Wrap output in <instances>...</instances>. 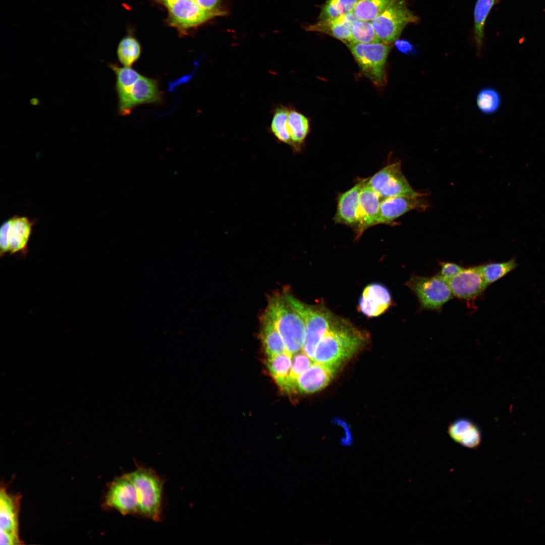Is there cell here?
<instances>
[{"label": "cell", "instance_id": "cell-26", "mask_svg": "<svg viewBox=\"0 0 545 545\" xmlns=\"http://www.w3.org/2000/svg\"><path fill=\"white\" fill-rule=\"evenodd\" d=\"M518 265L513 256L507 261L487 262L477 266L488 286L515 269Z\"/></svg>", "mask_w": 545, "mask_h": 545}, {"label": "cell", "instance_id": "cell-9", "mask_svg": "<svg viewBox=\"0 0 545 545\" xmlns=\"http://www.w3.org/2000/svg\"><path fill=\"white\" fill-rule=\"evenodd\" d=\"M106 508L124 516L137 515L138 502L135 486L128 473L115 478L108 485L104 497Z\"/></svg>", "mask_w": 545, "mask_h": 545}, {"label": "cell", "instance_id": "cell-10", "mask_svg": "<svg viewBox=\"0 0 545 545\" xmlns=\"http://www.w3.org/2000/svg\"><path fill=\"white\" fill-rule=\"evenodd\" d=\"M167 9L169 24L182 33L219 16L202 9L194 0H177Z\"/></svg>", "mask_w": 545, "mask_h": 545}, {"label": "cell", "instance_id": "cell-6", "mask_svg": "<svg viewBox=\"0 0 545 545\" xmlns=\"http://www.w3.org/2000/svg\"><path fill=\"white\" fill-rule=\"evenodd\" d=\"M419 20L409 9L405 0H393L386 10L371 22L380 41L392 44L399 39L408 24L417 23Z\"/></svg>", "mask_w": 545, "mask_h": 545}, {"label": "cell", "instance_id": "cell-29", "mask_svg": "<svg viewBox=\"0 0 545 545\" xmlns=\"http://www.w3.org/2000/svg\"><path fill=\"white\" fill-rule=\"evenodd\" d=\"M289 108L280 106L275 110L270 125L271 133L279 141L292 146V141L287 127Z\"/></svg>", "mask_w": 545, "mask_h": 545}, {"label": "cell", "instance_id": "cell-11", "mask_svg": "<svg viewBox=\"0 0 545 545\" xmlns=\"http://www.w3.org/2000/svg\"><path fill=\"white\" fill-rule=\"evenodd\" d=\"M20 497L1 487L0 492V543L21 544L19 534Z\"/></svg>", "mask_w": 545, "mask_h": 545}, {"label": "cell", "instance_id": "cell-33", "mask_svg": "<svg viewBox=\"0 0 545 545\" xmlns=\"http://www.w3.org/2000/svg\"><path fill=\"white\" fill-rule=\"evenodd\" d=\"M501 97L498 92L493 88H487L481 90L476 98L479 109L484 114L495 113L501 105Z\"/></svg>", "mask_w": 545, "mask_h": 545}, {"label": "cell", "instance_id": "cell-2", "mask_svg": "<svg viewBox=\"0 0 545 545\" xmlns=\"http://www.w3.org/2000/svg\"><path fill=\"white\" fill-rule=\"evenodd\" d=\"M265 314L281 336L286 351L292 355L300 351L305 340V324L301 316L287 300L286 294L272 297Z\"/></svg>", "mask_w": 545, "mask_h": 545}, {"label": "cell", "instance_id": "cell-37", "mask_svg": "<svg viewBox=\"0 0 545 545\" xmlns=\"http://www.w3.org/2000/svg\"><path fill=\"white\" fill-rule=\"evenodd\" d=\"M394 43L397 49L401 52L409 54L416 51L414 46L406 40L398 39Z\"/></svg>", "mask_w": 545, "mask_h": 545}, {"label": "cell", "instance_id": "cell-24", "mask_svg": "<svg viewBox=\"0 0 545 545\" xmlns=\"http://www.w3.org/2000/svg\"><path fill=\"white\" fill-rule=\"evenodd\" d=\"M260 336L267 357L287 352L281 336L265 313L262 318Z\"/></svg>", "mask_w": 545, "mask_h": 545}, {"label": "cell", "instance_id": "cell-15", "mask_svg": "<svg viewBox=\"0 0 545 545\" xmlns=\"http://www.w3.org/2000/svg\"><path fill=\"white\" fill-rule=\"evenodd\" d=\"M392 304V296L387 288L380 284L372 283L363 289L358 309L367 317H374L384 314Z\"/></svg>", "mask_w": 545, "mask_h": 545}, {"label": "cell", "instance_id": "cell-14", "mask_svg": "<svg viewBox=\"0 0 545 545\" xmlns=\"http://www.w3.org/2000/svg\"><path fill=\"white\" fill-rule=\"evenodd\" d=\"M428 205L422 196H393L382 199L378 224L392 225L400 216L413 210H424Z\"/></svg>", "mask_w": 545, "mask_h": 545}, {"label": "cell", "instance_id": "cell-4", "mask_svg": "<svg viewBox=\"0 0 545 545\" xmlns=\"http://www.w3.org/2000/svg\"><path fill=\"white\" fill-rule=\"evenodd\" d=\"M291 305L301 316L305 328V340L303 352L312 360L317 346L330 328L335 316L323 303L305 304L289 294H285Z\"/></svg>", "mask_w": 545, "mask_h": 545}, {"label": "cell", "instance_id": "cell-1", "mask_svg": "<svg viewBox=\"0 0 545 545\" xmlns=\"http://www.w3.org/2000/svg\"><path fill=\"white\" fill-rule=\"evenodd\" d=\"M368 339L366 332L336 315L318 343L312 360L338 367L363 347Z\"/></svg>", "mask_w": 545, "mask_h": 545}, {"label": "cell", "instance_id": "cell-5", "mask_svg": "<svg viewBox=\"0 0 545 545\" xmlns=\"http://www.w3.org/2000/svg\"><path fill=\"white\" fill-rule=\"evenodd\" d=\"M358 64L362 74L376 87L386 85V64L392 48L383 42L345 44Z\"/></svg>", "mask_w": 545, "mask_h": 545}, {"label": "cell", "instance_id": "cell-20", "mask_svg": "<svg viewBox=\"0 0 545 545\" xmlns=\"http://www.w3.org/2000/svg\"><path fill=\"white\" fill-rule=\"evenodd\" d=\"M448 433L455 442L465 448L476 450L481 444L480 428L468 418L460 417L452 421L449 424Z\"/></svg>", "mask_w": 545, "mask_h": 545}, {"label": "cell", "instance_id": "cell-7", "mask_svg": "<svg viewBox=\"0 0 545 545\" xmlns=\"http://www.w3.org/2000/svg\"><path fill=\"white\" fill-rule=\"evenodd\" d=\"M405 285L415 294L422 309L440 311L453 297L448 281L439 274L431 277L413 275Z\"/></svg>", "mask_w": 545, "mask_h": 545}, {"label": "cell", "instance_id": "cell-25", "mask_svg": "<svg viewBox=\"0 0 545 545\" xmlns=\"http://www.w3.org/2000/svg\"><path fill=\"white\" fill-rule=\"evenodd\" d=\"M287 127L292 141L291 148L299 152L309 132L308 119L302 114L289 108Z\"/></svg>", "mask_w": 545, "mask_h": 545}, {"label": "cell", "instance_id": "cell-31", "mask_svg": "<svg viewBox=\"0 0 545 545\" xmlns=\"http://www.w3.org/2000/svg\"><path fill=\"white\" fill-rule=\"evenodd\" d=\"M378 42L382 41L377 35L371 21L357 19L354 22L350 43H367Z\"/></svg>", "mask_w": 545, "mask_h": 545}, {"label": "cell", "instance_id": "cell-34", "mask_svg": "<svg viewBox=\"0 0 545 545\" xmlns=\"http://www.w3.org/2000/svg\"><path fill=\"white\" fill-rule=\"evenodd\" d=\"M312 361L313 360L303 352L294 354L292 359L289 375L293 383L296 385L298 377L311 365Z\"/></svg>", "mask_w": 545, "mask_h": 545}, {"label": "cell", "instance_id": "cell-35", "mask_svg": "<svg viewBox=\"0 0 545 545\" xmlns=\"http://www.w3.org/2000/svg\"><path fill=\"white\" fill-rule=\"evenodd\" d=\"M441 269L439 274L447 281L460 272L463 267L460 265L450 262L440 263Z\"/></svg>", "mask_w": 545, "mask_h": 545}, {"label": "cell", "instance_id": "cell-23", "mask_svg": "<svg viewBox=\"0 0 545 545\" xmlns=\"http://www.w3.org/2000/svg\"><path fill=\"white\" fill-rule=\"evenodd\" d=\"M110 67L116 76L119 113L124 116L131 88L141 75L131 67H120L115 64L110 65Z\"/></svg>", "mask_w": 545, "mask_h": 545}, {"label": "cell", "instance_id": "cell-12", "mask_svg": "<svg viewBox=\"0 0 545 545\" xmlns=\"http://www.w3.org/2000/svg\"><path fill=\"white\" fill-rule=\"evenodd\" d=\"M367 180L368 178L359 179L352 187L339 193L337 197V208L333 220L336 224L351 228L355 234L359 224V194Z\"/></svg>", "mask_w": 545, "mask_h": 545}, {"label": "cell", "instance_id": "cell-8", "mask_svg": "<svg viewBox=\"0 0 545 545\" xmlns=\"http://www.w3.org/2000/svg\"><path fill=\"white\" fill-rule=\"evenodd\" d=\"M367 185L382 199L393 196H422L411 186L401 170L400 161L387 165L367 181Z\"/></svg>", "mask_w": 545, "mask_h": 545}, {"label": "cell", "instance_id": "cell-17", "mask_svg": "<svg viewBox=\"0 0 545 545\" xmlns=\"http://www.w3.org/2000/svg\"><path fill=\"white\" fill-rule=\"evenodd\" d=\"M381 197L367 184L361 189L359 198V224L355 233L359 239L367 229L378 225Z\"/></svg>", "mask_w": 545, "mask_h": 545}, {"label": "cell", "instance_id": "cell-22", "mask_svg": "<svg viewBox=\"0 0 545 545\" xmlns=\"http://www.w3.org/2000/svg\"><path fill=\"white\" fill-rule=\"evenodd\" d=\"M292 359V355L285 352L267 357L265 362L268 371L280 390L288 395L292 394L289 378Z\"/></svg>", "mask_w": 545, "mask_h": 545}, {"label": "cell", "instance_id": "cell-30", "mask_svg": "<svg viewBox=\"0 0 545 545\" xmlns=\"http://www.w3.org/2000/svg\"><path fill=\"white\" fill-rule=\"evenodd\" d=\"M495 0H477L474 11L475 40L478 49L482 45L484 24Z\"/></svg>", "mask_w": 545, "mask_h": 545}, {"label": "cell", "instance_id": "cell-36", "mask_svg": "<svg viewBox=\"0 0 545 545\" xmlns=\"http://www.w3.org/2000/svg\"><path fill=\"white\" fill-rule=\"evenodd\" d=\"M195 2L203 10L218 14L221 16L225 12L219 8L220 0H194Z\"/></svg>", "mask_w": 545, "mask_h": 545}, {"label": "cell", "instance_id": "cell-18", "mask_svg": "<svg viewBox=\"0 0 545 545\" xmlns=\"http://www.w3.org/2000/svg\"><path fill=\"white\" fill-rule=\"evenodd\" d=\"M336 367L315 362L297 378V393L311 394L322 390L333 378Z\"/></svg>", "mask_w": 545, "mask_h": 545}, {"label": "cell", "instance_id": "cell-19", "mask_svg": "<svg viewBox=\"0 0 545 545\" xmlns=\"http://www.w3.org/2000/svg\"><path fill=\"white\" fill-rule=\"evenodd\" d=\"M162 95L157 80L141 76L132 86L126 109V115L135 106L144 103H158Z\"/></svg>", "mask_w": 545, "mask_h": 545}, {"label": "cell", "instance_id": "cell-3", "mask_svg": "<svg viewBox=\"0 0 545 545\" xmlns=\"http://www.w3.org/2000/svg\"><path fill=\"white\" fill-rule=\"evenodd\" d=\"M137 494L138 515L158 522L161 520L164 480L152 468L137 466L128 473Z\"/></svg>", "mask_w": 545, "mask_h": 545}, {"label": "cell", "instance_id": "cell-38", "mask_svg": "<svg viewBox=\"0 0 545 545\" xmlns=\"http://www.w3.org/2000/svg\"><path fill=\"white\" fill-rule=\"evenodd\" d=\"M177 0H160V2L167 8L174 4Z\"/></svg>", "mask_w": 545, "mask_h": 545}, {"label": "cell", "instance_id": "cell-32", "mask_svg": "<svg viewBox=\"0 0 545 545\" xmlns=\"http://www.w3.org/2000/svg\"><path fill=\"white\" fill-rule=\"evenodd\" d=\"M358 0H326L320 7L318 19L339 16L352 12Z\"/></svg>", "mask_w": 545, "mask_h": 545}, {"label": "cell", "instance_id": "cell-13", "mask_svg": "<svg viewBox=\"0 0 545 545\" xmlns=\"http://www.w3.org/2000/svg\"><path fill=\"white\" fill-rule=\"evenodd\" d=\"M448 282L454 296L467 301L482 294L488 287L477 266L463 267Z\"/></svg>", "mask_w": 545, "mask_h": 545}, {"label": "cell", "instance_id": "cell-28", "mask_svg": "<svg viewBox=\"0 0 545 545\" xmlns=\"http://www.w3.org/2000/svg\"><path fill=\"white\" fill-rule=\"evenodd\" d=\"M141 52V47L139 41L130 35L120 41L117 49L118 59L125 67H131L139 58Z\"/></svg>", "mask_w": 545, "mask_h": 545}, {"label": "cell", "instance_id": "cell-27", "mask_svg": "<svg viewBox=\"0 0 545 545\" xmlns=\"http://www.w3.org/2000/svg\"><path fill=\"white\" fill-rule=\"evenodd\" d=\"M393 0H358L352 12L358 19L372 21L380 15Z\"/></svg>", "mask_w": 545, "mask_h": 545}, {"label": "cell", "instance_id": "cell-16", "mask_svg": "<svg viewBox=\"0 0 545 545\" xmlns=\"http://www.w3.org/2000/svg\"><path fill=\"white\" fill-rule=\"evenodd\" d=\"M357 19L352 11L339 16L318 20L314 24L306 25L304 29L325 34L346 44L350 42L352 26Z\"/></svg>", "mask_w": 545, "mask_h": 545}, {"label": "cell", "instance_id": "cell-21", "mask_svg": "<svg viewBox=\"0 0 545 545\" xmlns=\"http://www.w3.org/2000/svg\"><path fill=\"white\" fill-rule=\"evenodd\" d=\"M33 222L25 216L15 215L10 219L7 232L8 254H25L32 231Z\"/></svg>", "mask_w": 545, "mask_h": 545}]
</instances>
